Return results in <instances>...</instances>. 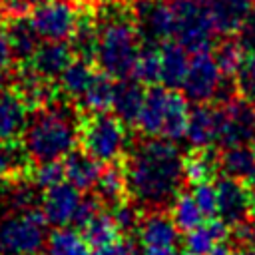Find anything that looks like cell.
<instances>
[{
	"mask_svg": "<svg viewBox=\"0 0 255 255\" xmlns=\"http://www.w3.org/2000/svg\"><path fill=\"white\" fill-rule=\"evenodd\" d=\"M80 128L64 108H44L26 126L22 145L30 161H62L78 143Z\"/></svg>",
	"mask_w": 255,
	"mask_h": 255,
	"instance_id": "obj_2",
	"label": "cell"
},
{
	"mask_svg": "<svg viewBox=\"0 0 255 255\" xmlns=\"http://www.w3.org/2000/svg\"><path fill=\"white\" fill-rule=\"evenodd\" d=\"M173 12V38L187 52H207L215 38V26L207 0H169Z\"/></svg>",
	"mask_w": 255,
	"mask_h": 255,
	"instance_id": "obj_4",
	"label": "cell"
},
{
	"mask_svg": "<svg viewBox=\"0 0 255 255\" xmlns=\"http://www.w3.org/2000/svg\"><path fill=\"white\" fill-rule=\"evenodd\" d=\"M251 149H253V153H255V133H253V137H251Z\"/></svg>",
	"mask_w": 255,
	"mask_h": 255,
	"instance_id": "obj_50",
	"label": "cell"
},
{
	"mask_svg": "<svg viewBox=\"0 0 255 255\" xmlns=\"http://www.w3.org/2000/svg\"><path fill=\"white\" fill-rule=\"evenodd\" d=\"M163 2H169V0H163Z\"/></svg>",
	"mask_w": 255,
	"mask_h": 255,
	"instance_id": "obj_54",
	"label": "cell"
},
{
	"mask_svg": "<svg viewBox=\"0 0 255 255\" xmlns=\"http://www.w3.org/2000/svg\"><path fill=\"white\" fill-rule=\"evenodd\" d=\"M8 179H10V173H8V169H6V165H4V159H2V155H0V191L4 189V185H6Z\"/></svg>",
	"mask_w": 255,
	"mask_h": 255,
	"instance_id": "obj_46",
	"label": "cell"
},
{
	"mask_svg": "<svg viewBox=\"0 0 255 255\" xmlns=\"http://www.w3.org/2000/svg\"><path fill=\"white\" fill-rule=\"evenodd\" d=\"M247 181H249V189H251V193L255 195V167H253V171L249 173V177H247Z\"/></svg>",
	"mask_w": 255,
	"mask_h": 255,
	"instance_id": "obj_48",
	"label": "cell"
},
{
	"mask_svg": "<svg viewBox=\"0 0 255 255\" xmlns=\"http://www.w3.org/2000/svg\"><path fill=\"white\" fill-rule=\"evenodd\" d=\"M28 104L18 92L0 94V143L16 141L28 126Z\"/></svg>",
	"mask_w": 255,
	"mask_h": 255,
	"instance_id": "obj_16",
	"label": "cell"
},
{
	"mask_svg": "<svg viewBox=\"0 0 255 255\" xmlns=\"http://www.w3.org/2000/svg\"><path fill=\"white\" fill-rule=\"evenodd\" d=\"M36 2H42V0H4V8L12 16H24V12L30 6H34Z\"/></svg>",
	"mask_w": 255,
	"mask_h": 255,
	"instance_id": "obj_43",
	"label": "cell"
},
{
	"mask_svg": "<svg viewBox=\"0 0 255 255\" xmlns=\"http://www.w3.org/2000/svg\"><path fill=\"white\" fill-rule=\"evenodd\" d=\"M217 165L227 177L243 179L249 177V173L255 167V153L247 145H229L219 155Z\"/></svg>",
	"mask_w": 255,
	"mask_h": 255,
	"instance_id": "obj_27",
	"label": "cell"
},
{
	"mask_svg": "<svg viewBox=\"0 0 255 255\" xmlns=\"http://www.w3.org/2000/svg\"><path fill=\"white\" fill-rule=\"evenodd\" d=\"M137 235L143 247H175L179 229L171 215H165L163 211H151L139 219Z\"/></svg>",
	"mask_w": 255,
	"mask_h": 255,
	"instance_id": "obj_17",
	"label": "cell"
},
{
	"mask_svg": "<svg viewBox=\"0 0 255 255\" xmlns=\"http://www.w3.org/2000/svg\"><path fill=\"white\" fill-rule=\"evenodd\" d=\"M139 38L141 36L133 16L120 12L106 18L98 26V40L94 54V60L100 66V70L112 76L114 80L131 78L137 54L141 50Z\"/></svg>",
	"mask_w": 255,
	"mask_h": 255,
	"instance_id": "obj_3",
	"label": "cell"
},
{
	"mask_svg": "<svg viewBox=\"0 0 255 255\" xmlns=\"http://www.w3.org/2000/svg\"><path fill=\"white\" fill-rule=\"evenodd\" d=\"M6 36L12 48L14 58L22 60V62H30V58L34 56L36 48H38V36L34 32V28L30 26V22L24 16H12V20L8 22L6 28Z\"/></svg>",
	"mask_w": 255,
	"mask_h": 255,
	"instance_id": "obj_25",
	"label": "cell"
},
{
	"mask_svg": "<svg viewBox=\"0 0 255 255\" xmlns=\"http://www.w3.org/2000/svg\"><path fill=\"white\" fill-rule=\"evenodd\" d=\"M239 231H241V233L255 245V217L251 219V223H243V225L239 227Z\"/></svg>",
	"mask_w": 255,
	"mask_h": 255,
	"instance_id": "obj_45",
	"label": "cell"
},
{
	"mask_svg": "<svg viewBox=\"0 0 255 255\" xmlns=\"http://www.w3.org/2000/svg\"><path fill=\"white\" fill-rule=\"evenodd\" d=\"M96 197L104 203H118L126 197L128 193V179H126V171L118 165H110L104 167L98 181H96Z\"/></svg>",
	"mask_w": 255,
	"mask_h": 255,
	"instance_id": "obj_28",
	"label": "cell"
},
{
	"mask_svg": "<svg viewBox=\"0 0 255 255\" xmlns=\"http://www.w3.org/2000/svg\"><path fill=\"white\" fill-rule=\"evenodd\" d=\"M227 237V225L213 217L209 221H203L201 225L193 227L191 231H185L183 237V247L187 253L193 255H207L215 245L223 243Z\"/></svg>",
	"mask_w": 255,
	"mask_h": 255,
	"instance_id": "obj_22",
	"label": "cell"
},
{
	"mask_svg": "<svg viewBox=\"0 0 255 255\" xmlns=\"http://www.w3.org/2000/svg\"><path fill=\"white\" fill-rule=\"evenodd\" d=\"M82 235L90 243V247H102V245H108V243L116 241L118 235H120V229H118L112 213H106L104 209H100L82 227Z\"/></svg>",
	"mask_w": 255,
	"mask_h": 255,
	"instance_id": "obj_29",
	"label": "cell"
},
{
	"mask_svg": "<svg viewBox=\"0 0 255 255\" xmlns=\"http://www.w3.org/2000/svg\"><path fill=\"white\" fill-rule=\"evenodd\" d=\"M253 2H255V0H253Z\"/></svg>",
	"mask_w": 255,
	"mask_h": 255,
	"instance_id": "obj_55",
	"label": "cell"
},
{
	"mask_svg": "<svg viewBox=\"0 0 255 255\" xmlns=\"http://www.w3.org/2000/svg\"><path fill=\"white\" fill-rule=\"evenodd\" d=\"M235 40L243 52L255 54V10H251L247 14V18L239 24V28L235 32Z\"/></svg>",
	"mask_w": 255,
	"mask_h": 255,
	"instance_id": "obj_39",
	"label": "cell"
},
{
	"mask_svg": "<svg viewBox=\"0 0 255 255\" xmlns=\"http://www.w3.org/2000/svg\"><path fill=\"white\" fill-rule=\"evenodd\" d=\"M185 139L195 149H207L219 141V108H209L199 104L189 110Z\"/></svg>",
	"mask_w": 255,
	"mask_h": 255,
	"instance_id": "obj_14",
	"label": "cell"
},
{
	"mask_svg": "<svg viewBox=\"0 0 255 255\" xmlns=\"http://www.w3.org/2000/svg\"><path fill=\"white\" fill-rule=\"evenodd\" d=\"M243 54L245 52L241 50V46L233 38V40H223L215 48V56L213 58H215V62H217V66H219L223 76H235L239 72L243 60H245Z\"/></svg>",
	"mask_w": 255,
	"mask_h": 255,
	"instance_id": "obj_34",
	"label": "cell"
},
{
	"mask_svg": "<svg viewBox=\"0 0 255 255\" xmlns=\"http://www.w3.org/2000/svg\"><path fill=\"white\" fill-rule=\"evenodd\" d=\"M171 219L177 225V229L181 231H191L193 227L201 225L205 215L199 209V205L195 203L191 193H177L171 199Z\"/></svg>",
	"mask_w": 255,
	"mask_h": 255,
	"instance_id": "obj_30",
	"label": "cell"
},
{
	"mask_svg": "<svg viewBox=\"0 0 255 255\" xmlns=\"http://www.w3.org/2000/svg\"><path fill=\"white\" fill-rule=\"evenodd\" d=\"M187 66V50L177 42H163L159 48V82L169 90L181 88Z\"/></svg>",
	"mask_w": 255,
	"mask_h": 255,
	"instance_id": "obj_19",
	"label": "cell"
},
{
	"mask_svg": "<svg viewBox=\"0 0 255 255\" xmlns=\"http://www.w3.org/2000/svg\"><path fill=\"white\" fill-rule=\"evenodd\" d=\"M64 175H66V181H70L74 187H78L80 191H90L96 187V181L104 169V165L92 157L88 151H76L72 149L64 161Z\"/></svg>",
	"mask_w": 255,
	"mask_h": 255,
	"instance_id": "obj_18",
	"label": "cell"
},
{
	"mask_svg": "<svg viewBox=\"0 0 255 255\" xmlns=\"http://www.w3.org/2000/svg\"><path fill=\"white\" fill-rule=\"evenodd\" d=\"M185 255H193V253H185Z\"/></svg>",
	"mask_w": 255,
	"mask_h": 255,
	"instance_id": "obj_52",
	"label": "cell"
},
{
	"mask_svg": "<svg viewBox=\"0 0 255 255\" xmlns=\"http://www.w3.org/2000/svg\"><path fill=\"white\" fill-rule=\"evenodd\" d=\"M102 209V201L96 197V195H88V197H82L80 199V203H78V209H76V213H74V219H72V223L78 227V229H82L98 211Z\"/></svg>",
	"mask_w": 255,
	"mask_h": 255,
	"instance_id": "obj_40",
	"label": "cell"
},
{
	"mask_svg": "<svg viewBox=\"0 0 255 255\" xmlns=\"http://www.w3.org/2000/svg\"><path fill=\"white\" fill-rule=\"evenodd\" d=\"M12 60H14V54H12V48H10L6 30L0 28V70H6L12 64Z\"/></svg>",
	"mask_w": 255,
	"mask_h": 255,
	"instance_id": "obj_42",
	"label": "cell"
},
{
	"mask_svg": "<svg viewBox=\"0 0 255 255\" xmlns=\"http://www.w3.org/2000/svg\"><path fill=\"white\" fill-rule=\"evenodd\" d=\"M82 10L74 0H42L32 6L30 26L44 42H68L80 22Z\"/></svg>",
	"mask_w": 255,
	"mask_h": 255,
	"instance_id": "obj_7",
	"label": "cell"
},
{
	"mask_svg": "<svg viewBox=\"0 0 255 255\" xmlns=\"http://www.w3.org/2000/svg\"><path fill=\"white\" fill-rule=\"evenodd\" d=\"M4 86H6V78H4V74H2V70H0V94L4 92Z\"/></svg>",
	"mask_w": 255,
	"mask_h": 255,
	"instance_id": "obj_49",
	"label": "cell"
},
{
	"mask_svg": "<svg viewBox=\"0 0 255 255\" xmlns=\"http://www.w3.org/2000/svg\"><path fill=\"white\" fill-rule=\"evenodd\" d=\"M38 187L32 181H24V179H16L10 183V187H4V197H6V205L10 207V211H26V209H34L36 201H38Z\"/></svg>",
	"mask_w": 255,
	"mask_h": 255,
	"instance_id": "obj_33",
	"label": "cell"
},
{
	"mask_svg": "<svg viewBox=\"0 0 255 255\" xmlns=\"http://www.w3.org/2000/svg\"><path fill=\"white\" fill-rule=\"evenodd\" d=\"M143 96L145 92L141 90V84L135 80H120L116 84L114 90V100H112V112L118 120H122L124 124H135L141 104H143Z\"/></svg>",
	"mask_w": 255,
	"mask_h": 255,
	"instance_id": "obj_21",
	"label": "cell"
},
{
	"mask_svg": "<svg viewBox=\"0 0 255 255\" xmlns=\"http://www.w3.org/2000/svg\"><path fill=\"white\" fill-rule=\"evenodd\" d=\"M181 92L187 100L195 104H205L209 100H229L231 88L227 86L215 58L207 52H195L193 58L189 60Z\"/></svg>",
	"mask_w": 255,
	"mask_h": 255,
	"instance_id": "obj_8",
	"label": "cell"
},
{
	"mask_svg": "<svg viewBox=\"0 0 255 255\" xmlns=\"http://www.w3.org/2000/svg\"><path fill=\"white\" fill-rule=\"evenodd\" d=\"M80 139L84 151L100 163H114L124 155L128 145L126 124L108 112L92 114L80 128Z\"/></svg>",
	"mask_w": 255,
	"mask_h": 255,
	"instance_id": "obj_6",
	"label": "cell"
},
{
	"mask_svg": "<svg viewBox=\"0 0 255 255\" xmlns=\"http://www.w3.org/2000/svg\"><path fill=\"white\" fill-rule=\"evenodd\" d=\"M133 20L139 36L149 44H163L173 38V12L163 0H137Z\"/></svg>",
	"mask_w": 255,
	"mask_h": 255,
	"instance_id": "obj_11",
	"label": "cell"
},
{
	"mask_svg": "<svg viewBox=\"0 0 255 255\" xmlns=\"http://www.w3.org/2000/svg\"><path fill=\"white\" fill-rule=\"evenodd\" d=\"M128 193L143 207H163L179 193L183 155L175 141L147 137L139 141L126 163Z\"/></svg>",
	"mask_w": 255,
	"mask_h": 255,
	"instance_id": "obj_1",
	"label": "cell"
},
{
	"mask_svg": "<svg viewBox=\"0 0 255 255\" xmlns=\"http://www.w3.org/2000/svg\"><path fill=\"white\" fill-rule=\"evenodd\" d=\"M46 255H92L90 243L78 229L54 227L46 237Z\"/></svg>",
	"mask_w": 255,
	"mask_h": 255,
	"instance_id": "obj_24",
	"label": "cell"
},
{
	"mask_svg": "<svg viewBox=\"0 0 255 255\" xmlns=\"http://www.w3.org/2000/svg\"><path fill=\"white\" fill-rule=\"evenodd\" d=\"M64 179H66V175H64L62 161H40L34 165V169L30 173V181L42 191L64 181Z\"/></svg>",
	"mask_w": 255,
	"mask_h": 255,
	"instance_id": "obj_35",
	"label": "cell"
},
{
	"mask_svg": "<svg viewBox=\"0 0 255 255\" xmlns=\"http://www.w3.org/2000/svg\"><path fill=\"white\" fill-rule=\"evenodd\" d=\"M32 255H38V253H32Z\"/></svg>",
	"mask_w": 255,
	"mask_h": 255,
	"instance_id": "obj_53",
	"label": "cell"
},
{
	"mask_svg": "<svg viewBox=\"0 0 255 255\" xmlns=\"http://www.w3.org/2000/svg\"><path fill=\"white\" fill-rule=\"evenodd\" d=\"M94 70H92V62H86L82 58H74L66 68L64 72L58 76V82H60V90L68 96V98H74V100H80L86 92V88L90 86L92 78H94Z\"/></svg>",
	"mask_w": 255,
	"mask_h": 255,
	"instance_id": "obj_26",
	"label": "cell"
},
{
	"mask_svg": "<svg viewBox=\"0 0 255 255\" xmlns=\"http://www.w3.org/2000/svg\"><path fill=\"white\" fill-rule=\"evenodd\" d=\"M131 78L139 84L155 86L159 82V50L153 48L151 44L141 48L131 72Z\"/></svg>",
	"mask_w": 255,
	"mask_h": 255,
	"instance_id": "obj_32",
	"label": "cell"
},
{
	"mask_svg": "<svg viewBox=\"0 0 255 255\" xmlns=\"http://www.w3.org/2000/svg\"><path fill=\"white\" fill-rule=\"evenodd\" d=\"M255 133V108L247 100H225V106L219 108V143L245 145Z\"/></svg>",
	"mask_w": 255,
	"mask_h": 255,
	"instance_id": "obj_9",
	"label": "cell"
},
{
	"mask_svg": "<svg viewBox=\"0 0 255 255\" xmlns=\"http://www.w3.org/2000/svg\"><path fill=\"white\" fill-rule=\"evenodd\" d=\"M207 255H233V251L227 247V245H223V243H219V245H215Z\"/></svg>",
	"mask_w": 255,
	"mask_h": 255,
	"instance_id": "obj_47",
	"label": "cell"
},
{
	"mask_svg": "<svg viewBox=\"0 0 255 255\" xmlns=\"http://www.w3.org/2000/svg\"><path fill=\"white\" fill-rule=\"evenodd\" d=\"M72 60L74 50L68 42H44L38 44L34 56L30 58V72L42 80H54Z\"/></svg>",
	"mask_w": 255,
	"mask_h": 255,
	"instance_id": "obj_15",
	"label": "cell"
},
{
	"mask_svg": "<svg viewBox=\"0 0 255 255\" xmlns=\"http://www.w3.org/2000/svg\"><path fill=\"white\" fill-rule=\"evenodd\" d=\"M235 88L243 100L255 104V54H249L235 74Z\"/></svg>",
	"mask_w": 255,
	"mask_h": 255,
	"instance_id": "obj_36",
	"label": "cell"
},
{
	"mask_svg": "<svg viewBox=\"0 0 255 255\" xmlns=\"http://www.w3.org/2000/svg\"><path fill=\"white\" fill-rule=\"evenodd\" d=\"M112 217L120 229V233H129L133 229H137L139 225V211H137V205L135 203H129V201H118L114 203V209H112Z\"/></svg>",
	"mask_w": 255,
	"mask_h": 255,
	"instance_id": "obj_37",
	"label": "cell"
},
{
	"mask_svg": "<svg viewBox=\"0 0 255 255\" xmlns=\"http://www.w3.org/2000/svg\"><path fill=\"white\" fill-rule=\"evenodd\" d=\"M169 102H171V90L169 88H159L151 86L149 92L143 96V104L137 116L135 126L139 131L147 137H161L167 112H169Z\"/></svg>",
	"mask_w": 255,
	"mask_h": 255,
	"instance_id": "obj_13",
	"label": "cell"
},
{
	"mask_svg": "<svg viewBox=\"0 0 255 255\" xmlns=\"http://www.w3.org/2000/svg\"><path fill=\"white\" fill-rule=\"evenodd\" d=\"M114 90H116V82L112 76H108L106 72H96L90 86L86 88L84 96L80 98V104L86 112L90 114H100V112H108L112 108V100H114Z\"/></svg>",
	"mask_w": 255,
	"mask_h": 255,
	"instance_id": "obj_23",
	"label": "cell"
},
{
	"mask_svg": "<svg viewBox=\"0 0 255 255\" xmlns=\"http://www.w3.org/2000/svg\"><path fill=\"white\" fill-rule=\"evenodd\" d=\"M92 255H135V247L131 245V241L126 239H116L108 245L96 247V251Z\"/></svg>",
	"mask_w": 255,
	"mask_h": 255,
	"instance_id": "obj_41",
	"label": "cell"
},
{
	"mask_svg": "<svg viewBox=\"0 0 255 255\" xmlns=\"http://www.w3.org/2000/svg\"><path fill=\"white\" fill-rule=\"evenodd\" d=\"M191 195H193L195 203L199 205V209L203 211L205 217L217 215V189H215V185L211 181L195 183Z\"/></svg>",
	"mask_w": 255,
	"mask_h": 255,
	"instance_id": "obj_38",
	"label": "cell"
},
{
	"mask_svg": "<svg viewBox=\"0 0 255 255\" xmlns=\"http://www.w3.org/2000/svg\"><path fill=\"white\" fill-rule=\"evenodd\" d=\"M217 189V215L227 227H241L251 209H253V193L235 177H221L215 183Z\"/></svg>",
	"mask_w": 255,
	"mask_h": 255,
	"instance_id": "obj_10",
	"label": "cell"
},
{
	"mask_svg": "<svg viewBox=\"0 0 255 255\" xmlns=\"http://www.w3.org/2000/svg\"><path fill=\"white\" fill-rule=\"evenodd\" d=\"M139 255H177L173 247H143Z\"/></svg>",
	"mask_w": 255,
	"mask_h": 255,
	"instance_id": "obj_44",
	"label": "cell"
},
{
	"mask_svg": "<svg viewBox=\"0 0 255 255\" xmlns=\"http://www.w3.org/2000/svg\"><path fill=\"white\" fill-rule=\"evenodd\" d=\"M237 255H255V251H241V253H237Z\"/></svg>",
	"mask_w": 255,
	"mask_h": 255,
	"instance_id": "obj_51",
	"label": "cell"
},
{
	"mask_svg": "<svg viewBox=\"0 0 255 255\" xmlns=\"http://www.w3.org/2000/svg\"><path fill=\"white\" fill-rule=\"evenodd\" d=\"M48 221L42 209L12 211L0 221V253L32 255L46 245Z\"/></svg>",
	"mask_w": 255,
	"mask_h": 255,
	"instance_id": "obj_5",
	"label": "cell"
},
{
	"mask_svg": "<svg viewBox=\"0 0 255 255\" xmlns=\"http://www.w3.org/2000/svg\"><path fill=\"white\" fill-rule=\"evenodd\" d=\"M82 199V193L78 187H74L70 181H60L48 189H44L42 195V213L52 227H66L72 223L74 213L78 209V203Z\"/></svg>",
	"mask_w": 255,
	"mask_h": 255,
	"instance_id": "obj_12",
	"label": "cell"
},
{
	"mask_svg": "<svg viewBox=\"0 0 255 255\" xmlns=\"http://www.w3.org/2000/svg\"><path fill=\"white\" fill-rule=\"evenodd\" d=\"M217 34L231 36L253 10V0H207Z\"/></svg>",
	"mask_w": 255,
	"mask_h": 255,
	"instance_id": "obj_20",
	"label": "cell"
},
{
	"mask_svg": "<svg viewBox=\"0 0 255 255\" xmlns=\"http://www.w3.org/2000/svg\"><path fill=\"white\" fill-rule=\"evenodd\" d=\"M217 169H219L217 159L213 155H209L205 149H197L187 159H183V177L187 181H191L193 185L211 181V177L215 175Z\"/></svg>",
	"mask_w": 255,
	"mask_h": 255,
	"instance_id": "obj_31",
	"label": "cell"
}]
</instances>
